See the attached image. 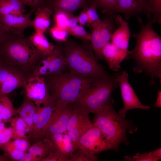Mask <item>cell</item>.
Instances as JSON below:
<instances>
[{
	"label": "cell",
	"instance_id": "obj_10",
	"mask_svg": "<svg viewBox=\"0 0 161 161\" xmlns=\"http://www.w3.org/2000/svg\"><path fill=\"white\" fill-rule=\"evenodd\" d=\"M29 77L22 72L10 65L0 63V93L7 96L14 90L24 88Z\"/></svg>",
	"mask_w": 161,
	"mask_h": 161
},
{
	"label": "cell",
	"instance_id": "obj_35",
	"mask_svg": "<svg viewBox=\"0 0 161 161\" xmlns=\"http://www.w3.org/2000/svg\"><path fill=\"white\" fill-rule=\"evenodd\" d=\"M49 32L53 38L58 42L63 43L67 39L68 31L53 25L49 29Z\"/></svg>",
	"mask_w": 161,
	"mask_h": 161
},
{
	"label": "cell",
	"instance_id": "obj_48",
	"mask_svg": "<svg viewBox=\"0 0 161 161\" xmlns=\"http://www.w3.org/2000/svg\"><path fill=\"white\" fill-rule=\"evenodd\" d=\"M154 106L158 108L161 107V91L158 90V96L156 102Z\"/></svg>",
	"mask_w": 161,
	"mask_h": 161
},
{
	"label": "cell",
	"instance_id": "obj_4",
	"mask_svg": "<svg viewBox=\"0 0 161 161\" xmlns=\"http://www.w3.org/2000/svg\"><path fill=\"white\" fill-rule=\"evenodd\" d=\"M43 77L54 105L63 106L75 104L97 78L82 77L64 72Z\"/></svg>",
	"mask_w": 161,
	"mask_h": 161
},
{
	"label": "cell",
	"instance_id": "obj_32",
	"mask_svg": "<svg viewBox=\"0 0 161 161\" xmlns=\"http://www.w3.org/2000/svg\"><path fill=\"white\" fill-rule=\"evenodd\" d=\"M77 152L73 153L69 158L68 161H96L98 158L93 154L81 148H78Z\"/></svg>",
	"mask_w": 161,
	"mask_h": 161
},
{
	"label": "cell",
	"instance_id": "obj_26",
	"mask_svg": "<svg viewBox=\"0 0 161 161\" xmlns=\"http://www.w3.org/2000/svg\"><path fill=\"white\" fill-rule=\"evenodd\" d=\"M5 121L9 123L13 128V139L23 138H29V128L24 121L19 116L16 117Z\"/></svg>",
	"mask_w": 161,
	"mask_h": 161
},
{
	"label": "cell",
	"instance_id": "obj_23",
	"mask_svg": "<svg viewBox=\"0 0 161 161\" xmlns=\"http://www.w3.org/2000/svg\"><path fill=\"white\" fill-rule=\"evenodd\" d=\"M131 34L128 23L123 20L113 34L110 41L117 47L127 49Z\"/></svg>",
	"mask_w": 161,
	"mask_h": 161
},
{
	"label": "cell",
	"instance_id": "obj_43",
	"mask_svg": "<svg viewBox=\"0 0 161 161\" xmlns=\"http://www.w3.org/2000/svg\"><path fill=\"white\" fill-rule=\"evenodd\" d=\"M87 8L83 9V10L77 16L78 22L79 25L83 26L87 24L88 21V17L86 12V8Z\"/></svg>",
	"mask_w": 161,
	"mask_h": 161
},
{
	"label": "cell",
	"instance_id": "obj_1",
	"mask_svg": "<svg viewBox=\"0 0 161 161\" xmlns=\"http://www.w3.org/2000/svg\"><path fill=\"white\" fill-rule=\"evenodd\" d=\"M140 27V32L132 33L136 39V46L130 55L136 64V73L145 72L150 77L149 84H156L155 79L161 78V37L154 30L151 17L145 24L140 16L137 17Z\"/></svg>",
	"mask_w": 161,
	"mask_h": 161
},
{
	"label": "cell",
	"instance_id": "obj_22",
	"mask_svg": "<svg viewBox=\"0 0 161 161\" xmlns=\"http://www.w3.org/2000/svg\"><path fill=\"white\" fill-rule=\"evenodd\" d=\"M35 16L32 20L33 27L35 31L44 33L50 25V16L52 10L44 4L35 11Z\"/></svg>",
	"mask_w": 161,
	"mask_h": 161
},
{
	"label": "cell",
	"instance_id": "obj_20",
	"mask_svg": "<svg viewBox=\"0 0 161 161\" xmlns=\"http://www.w3.org/2000/svg\"><path fill=\"white\" fill-rule=\"evenodd\" d=\"M37 111V107L35 103L24 95L21 104L16 109L17 114L24 121L29 128V138L32 130L33 120Z\"/></svg>",
	"mask_w": 161,
	"mask_h": 161
},
{
	"label": "cell",
	"instance_id": "obj_19",
	"mask_svg": "<svg viewBox=\"0 0 161 161\" xmlns=\"http://www.w3.org/2000/svg\"><path fill=\"white\" fill-rule=\"evenodd\" d=\"M44 4L53 13L62 11L73 14L80 8L88 7L89 3V0H45Z\"/></svg>",
	"mask_w": 161,
	"mask_h": 161
},
{
	"label": "cell",
	"instance_id": "obj_27",
	"mask_svg": "<svg viewBox=\"0 0 161 161\" xmlns=\"http://www.w3.org/2000/svg\"><path fill=\"white\" fill-rule=\"evenodd\" d=\"M17 115L11 100L7 96L0 98V117L3 120H8Z\"/></svg>",
	"mask_w": 161,
	"mask_h": 161
},
{
	"label": "cell",
	"instance_id": "obj_42",
	"mask_svg": "<svg viewBox=\"0 0 161 161\" xmlns=\"http://www.w3.org/2000/svg\"><path fill=\"white\" fill-rule=\"evenodd\" d=\"M133 160L135 161H155L152 157L150 153H144L143 154L137 153L134 156Z\"/></svg>",
	"mask_w": 161,
	"mask_h": 161
},
{
	"label": "cell",
	"instance_id": "obj_16",
	"mask_svg": "<svg viewBox=\"0 0 161 161\" xmlns=\"http://www.w3.org/2000/svg\"><path fill=\"white\" fill-rule=\"evenodd\" d=\"M118 13H122L126 20L142 14L148 18L152 15L146 0H117L113 14Z\"/></svg>",
	"mask_w": 161,
	"mask_h": 161
},
{
	"label": "cell",
	"instance_id": "obj_7",
	"mask_svg": "<svg viewBox=\"0 0 161 161\" xmlns=\"http://www.w3.org/2000/svg\"><path fill=\"white\" fill-rule=\"evenodd\" d=\"M103 20L100 19L92 24L90 41L94 55L97 61H105L102 53V49L110 42L113 34L123 20L117 13L107 15Z\"/></svg>",
	"mask_w": 161,
	"mask_h": 161
},
{
	"label": "cell",
	"instance_id": "obj_46",
	"mask_svg": "<svg viewBox=\"0 0 161 161\" xmlns=\"http://www.w3.org/2000/svg\"><path fill=\"white\" fill-rule=\"evenodd\" d=\"M41 160L40 157L27 152L21 161H41Z\"/></svg>",
	"mask_w": 161,
	"mask_h": 161
},
{
	"label": "cell",
	"instance_id": "obj_9",
	"mask_svg": "<svg viewBox=\"0 0 161 161\" xmlns=\"http://www.w3.org/2000/svg\"><path fill=\"white\" fill-rule=\"evenodd\" d=\"M72 106L66 132L76 148L80 137L93 123L89 120V113L86 110L76 104Z\"/></svg>",
	"mask_w": 161,
	"mask_h": 161
},
{
	"label": "cell",
	"instance_id": "obj_17",
	"mask_svg": "<svg viewBox=\"0 0 161 161\" xmlns=\"http://www.w3.org/2000/svg\"><path fill=\"white\" fill-rule=\"evenodd\" d=\"M34 12L30 9L27 13L21 16L11 14L0 15V23L7 30L17 35L24 36L25 29L33 27L31 16Z\"/></svg>",
	"mask_w": 161,
	"mask_h": 161
},
{
	"label": "cell",
	"instance_id": "obj_31",
	"mask_svg": "<svg viewBox=\"0 0 161 161\" xmlns=\"http://www.w3.org/2000/svg\"><path fill=\"white\" fill-rule=\"evenodd\" d=\"M0 148L7 156L10 160L12 161H21L27 153L12 147L7 143Z\"/></svg>",
	"mask_w": 161,
	"mask_h": 161
},
{
	"label": "cell",
	"instance_id": "obj_18",
	"mask_svg": "<svg viewBox=\"0 0 161 161\" xmlns=\"http://www.w3.org/2000/svg\"><path fill=\"white\" fill-rule=\"evenodd\" d=\"M131 53L128 49L120 48L111 41L107 43L102 49V53L109 69L115 72L120 69V64Z\"/></svg>",
	"mask_w": 161,
	"mask_h": 161
},
{
	"label": "cell",
	"instance_id": "obj_38",
	"mask_svg": "<svg viewBox=\"0 0 161 161\" xmlns=\"http://www.w3.org/2000/svg\"><path fill=\"white\" fill-rule=\"evenodd\" d=\"M13 10L12 15L21 16L24 14V5L20 0H8Z\"/></svg>",
	"mask_w": 161,
	"mask_h": 161
},
{
	"label": "cell",
	"instance_id": "obj_14",
	"mask_svg": "<svg viewBox=\"0 0 161 161\" xmlns=\"http://www.w3.org/2000/svg\"><path fill=\"white\" fill-rule=\"evenodd\" d=\"M37 111L29 139L32 144L42 139L43 132L52 117L54 110V101L51 97L47 103L37 106Z\"/></svg>",
	"mask_w": 161,
	"mask_h": 161
},
{
	"label": "cell",
	"instance_id": "obj_13",
	"mask_svg": "<svg viewBox=\"0 0 161 161\" xmlns=\"http://www.w3.org/2000/svg\"><path fill=\"white\" fill-rule=\"evenodd\" d=\"M24 89V95L31 100L36 106L46 103L51 98L48 85L43 76H30Z\"/></svg>",
	"mask_w": 161,
	"mask_h": 161
},
{
	"label": "cell",
	"instance_id": "obj_5",
	"mask_svg": "<svg viewBox=\"0 0 161 161\" xmlns=\"http://www.w3.org/2000/svg\"><path fill=\"white\" fill-rule=\"evenodd\" d=\"M116 75H109L107 73L96 78L75 104L83 107L89 113L94 114L113 104L111 94L119 87Z\"/></svg>",
	"mask_w": 161,
	"mask_h": 161
},
{
	"label": "cell",
	"instance_id": "obj_25",
	"mask_svg": "<svg viewBox=\"0 0 161 161\" xmlns=\"http://www.w3.org/2000/svg\"><path fill=\"white\" fill-rule=\"evenodd\" d=\"M53 151L54 148L50 140L44 138L32 143L28 152L40 157L42 160Z\"/></svg>",
	"mask_w": 161,
	"mask_h": 161
},
{
	"label": "cell",
	"instance_id": "obj_24",
	"mask_svg": "<svg viewBox=\"0 0 161 161\" xmlns=\"http://www.w3.org/2000/svg\"><path fill=\"white\" fill-rule=\"evenodd\" d=\"M29 38L34 47L43 56L52 53L54 49L55 45L48 41L44 33L35 31Z\"/></svg>",
	"mask_w": 161,
	"mask_h": 161
},
{
	"label": "cell",
	"instance_id": "obj_51",
	"mask_svg": "<svg viewBox=\"0 0 161 161\" xmlns=\"http://www.w3.org/2000/svg\"><path fill=\"white\" fill-rule=\"evenodd\" d=\"M3 120H2V119H1V118L0 117V123Z\"/></svg>",
	"mask_w": 161,
	"mask_h": 161
},
{
	"label": "cell",
	"instance_id": "obj_49",
	"mask_svg": "<svg viewBox=\"0 0 161 161\" xmlns=\"http://www.w3.org/2000/svg\"><path fill=\"white\" fill-rule=\"evenodd\" d=\"M10 159L5 154L0 155V161H9Z\"/></svg>",
	"mask_w": 161,
	"mask_h": 161
},
{
	"label": "cell",
	"instance_id": "obj_37",
	"mask_svg": "<svg viewBox=\"0 0 161 161\" xmlns=\"http://www.w3.org/2000/svg\"><path fill=\"white\" fill-rule=\"evenodd\" d=\"M97 9L96 7L92 4H89L86 8V12L88 17V21L86 25L89 27L92 24L100 19L97 12Z\"/></svg>",
	"mask_w": 161,
	"mask_h": 161
},
{
	"label": "cell",
	"instance_id": "obj_47",
	"mask_svg": "<svg viewBox=\"0 0 161 161\" xmlns=\"http://www.w3.org/2000/svg\"><path fill=\"white\" fill-rule=\"evenodd\" d=\"M152 157L155 161H157L161 159V148L150 152Z\"/></svg>",
	"mask_w": 161,
	"mask_h": 161
},
{
	"label": "cell",
	"instance_id": "obj_2",
	"mask_svg": "<svg viewBox=\"0 0 161 161\" xmlns=\"http://www.w3.org/2000/svg\"><path fill=\"white\" fill-rule=\"evenodd\" d=\"M0 55L3 62L16 68L29 78L43 56L29 37L15 34L0 45Z\"/></svg>",
	"mask_w": 161,
	"mask_h": 161
},
{
	"label": "cell",
	"instance_id": "obj_33",
	"mask_svg": "<svg viewBox=\"0 0 161 161\" xmlns=\"http://www.w3.org/2000/svg\"><path fill=\"white\" fill-rule=\"evenodd\" d=\"M69 34L81 40L83 42H89L90 33L85 29L83 26L78 25L67 30Z\"/></svg>",
	"mask_w": 161,
	"mask_h": 161
},
{
	"label": "cell",
	"instance_id": "obj_29",
	"mask_svg": "<svg viewBox=\"0 0 161 161\" xmlns=\"http://www.w3.org/2000/svg\"><path fill=\"white\" fill-rule=\"evenodd\" d=\"M6 123L4 120L0 123V148L13 139V128L10 125L7 126Z\"/></svg>",
	"mask_w": 161,
	"mask_h": 161
},
{
	"label": "cell",
	"instance_id": "obj_52",
	"mask_svg": "<svg viewBox=\"0 0 161 161\" xmlns=\"http://www.w3.org/2000/svg\"><path fill=\"white\" fill-rule=\"evenodd\" d=\"M1 97H2V96H1V94H0V98Z\"/></svg>",
	"mask_w": 161,
	"mask_h": 161
},
{
	"label": "cell",
	"instance_id": "obj_12",
	"mask_svg": "<svg viewBox=\"0 0 161 161\" xmlns=\"http://www.w3.org/2000/svg\"><path fill=\"white\" fill-rule=\"evenodd\" d=\"M129 75L125 70L116 75V80L120 89L124 107L119 110L118 114L125 118L127 112L134 109H148L150 107L143 105L140 101L128 81Z\"/></svg>",
	"mask_w": 161,
	"mask_h": 161
},
{
	"label": "cell",
	"instance_id": "obj_21",
	"mask_svg": "<svg viewBox=\"0 0 161 161\" xmlns=\"http://www.w3.org/2000/svg\"><path fill=\"white\" fill-rule=\"evenodd\" d=\"M49 138L52 144L54 151H59L69 158L75 151L73 143L66 132L53 135Z\"/></svg>",
	"mask_w": 161,
	"mask_h": 161
},
{
	"label": "cell",
	"instance_id": "obj_39",
	"mask_svg": "<svg viewBox=\"0 0 161 161\" xmlns=\"http://www.w3.org/2000/svg\"><path fill=\"white\" fill-rule=\"evenodd\" d=\"M69 158L59 151H53L43 159L41 161H68Z\"/></svg>",
	"mask_w": 161,
	"mask_h": 161
},
{
	"label": "cell",
	"instance_id": "obj_34",
	"mask_svg": "<svg viewBox=\"0 0 161 161\" xmlns=\"http://www.w3.org/2000/svg\"><path fill=\"white\" fill-rule=\"evenodd\" d=\"M12 147L25 152H27L31 146V143L29 138H16L9 142Z\"/></svg>",
	"mask_w": 161,
	"mask_h": 161
},
{
	"label": "cell",
	"instance_id": "obj_30",
	"mask_svg": "<svg viewBox=\"0 0 161 161\" xmlns=\"http://www.w3.org/2000/svg\"><path fill=\"white\" fill-rule=\"evenodd\" d=\"M153 17L151 19L154 23L161 24V0H146Z\"/></svg>",
	"mask_w": 161,
	"mask_h": 161
},
{
	"label": "cell",
	"instance_id": "obj_36",
	"mask_svg": "<svg viewBox=\"0 0 161 161\" xmlns=\"http://www.w3.org/2000/svg\"><path fill=\"white\" fill-rule=\"evenodd\" d=\"M53 13H54L53 16L54 25L60 28L66 30V24L67 20L69 16L72 14L62 11Z\"/></svg>",
	"mask_w": 161,
	"mask_h": 161
},
{
	"label": "cell",
	"instance_id": "obj_41",
	"mask_svg": "<svg viewBox=\"0 0 161 161\" xmlns=\"http://www.w3.org/2000/svg\"><path fill=\"white\" fill-rule=\"evenodd\" d=\"M13 11L8 0H0V15L12 14Z\"/></svg>",
	"mask_w": 161,
	"mask_h": 161
},
{
	"label": "cell",
	"instance_id": "obj_28",
	"mask_svg": "<svg viewBox=\"0 0 161 161\" xmlns=\"http://www.w3.org/2000/svg\"><path fill=\"white\" fill-rule=\"evenodd\" d=\"M117 0H89V4L94 5L97 9L107 15L113 14Z\"/></svg>",
	"mask_w": 161,
	"mask_h": 161
},
{
	"label": "cell",
	"instance_id": "obj_45",
	"mask_svg": "<svg viewBox=\"0 0 161 161\" xmlns=\"http://www.w3.org/2000/svg\"><path fill=\"white\" fill-rule=\"evenodd\" d=\"M13 34H15L6 30L0 23V45Z\"/></svg>",
	"mask_w": 161,
	"mask_h": 161
},
{
	"label": "cell",
	"instance_id": "obj_3",
	"mask_svg": "<svg viewBox=\"0 0 161 161\" xmlns=\"http://www.w3.org/2000/svg\"><path fill=\"white\" fill-rule=\"evenodd\" d=\"M62 50L70 73L82 77L95 78L107 73L96 59L89 42L80 43L67 39L63 43Z\"/></svg>",
	"mask_w": 161,
	"mask_h": 161
},
{
	"label": "cell",
	"instance_id": "obj_11",
	"mask_svg": "<svg viewBox=\"0 0 161 161\" xmlns=\"http://www.w3.org/2000/svg\"><path fill=\"white\" fill-rule=\"evenodd\" d=\"M78 148L94 154L113 149L111 143L106 136L93 124L80 138L77 150Z\"/></svg>",
	"mask_w": 161,
	"mask_h": 161
},
{
	"label": "cell",
	"instance_id": "obj_50",
	"mask_svg": "<svg viewBox=\"0 0 161 161\" xmlns=\"http://www.w3.org/2000/svg\"><path fill=\"white\" fill-rule=\"evenodd\" d=\"M3 62L2 61V58H1V56L0 55V63Z\"/></svg>",
	"mask_w": 161,
	"mask_h": 161
},
{
	"label": "cell",
	"instance_id": "obj_6",
	"mask_svg": "<svg viewBox=\"0 0 161 161\" xmlns=\"http://www.w3.org/2000/svg\"><path fill=\"white\" fill-rule=\"evenodd\" d=\"M113 105L95 113L93 124L106 136L113 149L117 150L121 143L126 141V132L130 124L115 112Z\"/></svg>",
	"mask_w": 161,
	"mask_h": 161
},
{
	"label": "cell",
	"instance_id": "obj_15",
	"mask_svg": "<svg viewBox=\"0 0 161 161\" xmlns=\"http://www.w3.org/2000/svg\"><path fill=\"white\" fill-rule=\"evenodd\" d=\"M72 108V106H61L54 105L53 115L43 132L42 139L49 138L53 135L66 131Z\"/></svg>",
	"mask_w": 161,
	"mask_h": 161
},
{
	"label": "cell",
	"instance_id": "obj_44",
	"mask_svg": "<svg viewBox=\"0 0 161 161\" xmlns=\"http://www.w3.org/2000/svg\"><path fill=\"white\" fill-rule=\"evenodd\" d=\"M78 22L77 16H74L73 14L70 15L66 21V27L67 30L78 25Z\"/></svg>",
	"mask_w": 161,
	"mask_h": 161
},
{
	"label": "cell",
	"instance_id": "obj_8",
	"mask_svg": "<svg viewBox=\"0 0 161 161\" xmlns=\"http://www.w3.org/2000/svg\"><path fill=\"white\" fill-rule=\"evenodd\" d=\"M63 43H58L52 53L41 58L31 76H44L64 72L67 68Z\"/></svg>",
	"mask_w": 161,
	"mask_h": 161
},
{
	"label": "cell",
	"instance_id": "obj_40",
	"mask_svg": "<svg viewBox=\"0 0 161 161\" xmlns=\"http://www.w3.org/2000/svg\"><path fill=\"white\" fill-rule=\"evenodd\" d=\"M25 6L27 5L30 8V10L35 12L37 9L43 5L45 0H20Z\"/></svg>",
	"mask_w": 161,
	"mask_h": 161
}]
</instances>
